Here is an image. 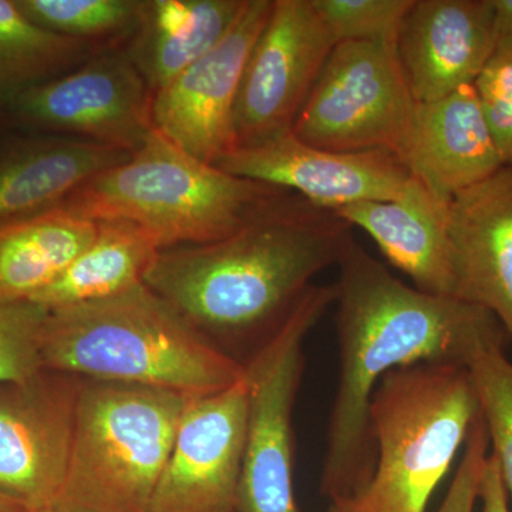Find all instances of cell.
Instances as JSON below:
<instances>
[{
  "instance_id": "6da1fadb",
  "label": "cell",
  "mask_w": 512,
  "mask_h": 512,
  "mask_svg": "<svg viewBox=\"0 0 512 512\" xmlns=\"http://www.w3.org/2000/svg\"><path fill=\"white\" fill-rule=\"evenodd\" d=\"M338 268L339 379L319 485L329 503L359 494L372 480L370 404L387 373L419 363L468 367L478 353L505 349L511 340L494 313L404 284L355 239Z\"/></svg>"
},
{
  "instance_id": "7a4b0ae2",
  "label": "cell",
  "mask_w": 512,
  "mask_h": 512,
  "mask_svg": "<svg viewBox=\"0 0 512 512\" xmlns=\"http://www.w3.org/2000/svg\"><path fill=\"white\" fill-rule=\"evenodd\" d=\"M353 239L335 211L291 192L231 237L161 249L144 284L245 365Z\"/></svg>"
},
{
  "instance_id": "3957f363",
  "label": "cell",
  "mask_w": 512,
  "mask_h": 512,
  "mask_svg": "<svg viewBox=\"0 0 512 512\" xmlns=\"http://www.w3.org/2000/svg\"><path fill=\"white\" fill-rule=\"evenodd\" d=\"M42 362L45 370L84 380L185 397L224 392L245 376L242 363L146 284L103 301L49 311Z\"/></svg>"
},
{
  "instance_id": "277c9868",
  "label": "cell",
  "mask_w": 512,
  "mask_h": 512,
  "mask_svg": "<svg viewBox=\"0 0 512 512\" xmlns=\"http://www.w3.org/2000/svg\"><path fill=\"white\" fill-rule=\"evenodd\" d=\"M286 194L204 163L154 128L127 161L94 175L62 205L89 220L136 224L161 251L231 237Z\"/></svg>"
},
{
  "instance_id": "5b68a950",
  "label": "cell",
  "mask_w": 512,
  "mask_h": 512,
  "mask_svg": "<svg viewBox=\"0 0 512 512\" xmlns=\"http://www.w3.org/2000/svg\"><path fill=\"white\" fill-rule=\"evenodd\" d=\"M480 414L468 367L419 363L387 373L370 404L372 480L326 512L426 511Z\"/></svg>"
},
{
  "instance_id": "8992f818",
  "label": "cell",
  "mask_w": 512,
  "mask_h": 512,
  "mask_svg": "<svg viewBox=\"0 0 512 512\" xmlns=\"http://www.w3.org/2000/svg\"><path fill=\"white\" fill-rule=\"evenodd\" d=\"M188 399L83 379L66 477L53 505L62 512H148Z\"/></svg>"
},
{
  "instance_id": "52a82bcc",
  "label": "cell",
  "mask_w": 512,
  "mask_h": 512,
  "mask_svg": "<svg viewBox=\"0 0 512 512\" xmlns=\"http://www.w3.org/2000/svg\"><path fill=\"white\" fill-rule=\"evenodd\" d=\"M335 285H313L274 338L245 363L247 437L237 512H301L293 488V410L303 342L335 303Z\"/></svg>"
},
{
  "instance_id": "ba28073f",
  "label": "cell",
  "mask_w": 512,
  "mask_h": 512,
  "mask_svg": "<svg viewBox=\"0 0 512 512\" xmlns=\"http://www.w3.org/2000/svg\"><path fill=\"white\" fill-rule=\"evenodd\" d=\"M414 107L396 46L342 42L333 47L292 134L323 150L396 156Z\"/></svg>"
},
{
  "instance_id": "9c48e42d",
  "label": "cell",
  "mask_w": 512,
  "mask_h": 512,
  "mask_svg": "<svg viewBox=\"0 0 512 512\" xmlns=\"http://www.w3.org/2000/svg\"><path fill=\"white\" fill-rule=\"evenodd\" d=\"M153 97L126 52L109 47L20 94L0 116L30 133L82 138L134 153L154 130Z\"/></svg>"
},
{
  "instance_id": "30bf717a",
  "label": "cell",
  "mask_w": 512,
  "mask_h": 512,
  "mask_svg": "<svg viewBox=\"0 0 512 512\" xmlns=\"http://www.w3.org/2000/svg\"><path fill=\"white\" fill-rule=\"evenodd\" d=\"M336 45L312 0H274L239 86L234 150L292 133Z\"/></svg>"
},
{
  "instance_id": "8fae6325",
  "label": "cell",
  "mask_w": 512,
  "mask_h": 512,
  "mask_svg": "<svg viewBox=\"0 0 512 512\" xmlns=\"http://www.w3.org/2000/svg\"><path fill=\"white\" fill-rule=\"evenodd\" d=\"M272 5L274 0H247L227 35L154 93V128L204 163L215 165L234 150L239 86Z\"/></svg>"
},
{
  "instance_id": "7c38bea8",
  "label": "cell",
  "mask_w": 512,
  "mask_h": 512,
  "mask_svg": "<svg viewBox=\"0 0 512 512\" xmlns=\"http://www.w3.org/2000/svg\"><path fill=\"white\" fill-rule=\"evenodd\" d=\"M82 383L43 370L0 386V493L29 510L55 504L62 490Z\"/></svg>"
},
{
  "instance_id": "4fadbf2b",
  "label": "cell",
  "mask_w": 512,
  "mask_h": 512,
  "mask_svg": "<svg viewBox=\"0 0 512 512\" xmlns=\"http://www.w3.org/2000/svg\"><path fill=\"white\" fill-rule=\"evenodd\" d=\"M247 412L245 376L188 399L148 512H237Z\"/></svg>"
},
{
  "instance_id": "5bb4252c",
  "label": "cell",
  "mask_w": 512,
  "mask_h": 512,
  "mask_svg": "<svg viewBox=\"0 0 512 512\" xmlns=\"http://www.w3.org/2000/svg\"><path fill=\"white\" fill-rule=\"evenodd\" d=\"M215 165L332 211L357 202L392 201L412 178L390 151L338 153L309 146L292 133L259 146L235 148Z\"/></svg>"
},
{
  "instance_id": "9a60e30c",
  "label": "cell",
  "mask_w": 512,
  "mask_h": 512,
  "mask_svg": "<svg viewBox=\"0 0 512 512\" xmlns=\"http://www.w3.org/2000/svg\"><path fill=\"white\" fill-rule=\"evenodd\" d=\"M498 35L493 0H414L397 37V56L416 103L476 83Z\"/></svg>"
},
{
  "instance_id": "2e32d148",
  "label": "cell",
  "mask_w": 512,
  "mask_h": 512,
  "mask_svg": "<svg viewBox=\"0 0 512 512\" xmlns=\"http://www.w3.org/2000/svg\"><path fill=\"white\" fill-rule=\"evenodd\" d=\"M396 157L436 197L451 201L504 167L474 84L416 103Z\"/></svg>"
},
{
  "instance_id": "e0dca14e",
  "label": "cell",
  "mask_w": 512,
  "mask_h": 512,
  "mask_svg": "<svg viewBox=\"0 0 512 512\" xmlns=\"http://www.w3.org/2000/svg\"><path fill=\"white\" fill-rule=\"evenodd\" d=\"M448 234L456 298L494 313L512 340V165L451 200Z\"/></svg>"
},
{
  "instance_id": "ac0fdd59",
  "label": "cell",
  "mask_w": 512,
  "mask_h": 512,
  "mask_svg": "<svg viewBox=\"0 0 512 512\" xmlns=\"http://www.w3.org/2000/svg\"><path fill=\"white\" fill-rule=\"evenodd\" d=\"M450 202L412 177L402 195L392 201L357 202L335 214L350 227L365 231L417 289L456 298V264L448 234Z\"/></svg>"
},
{
  "instance_id": "d6986e66",
  "label": "cell",
  "mask_w": 512,
  "mask_h": 512,
  "mask_svg": "<svg viewBox=\"0 0 512 512\" xmlns=\"http://www.w3.org/2000/svg\"><path fill=\"white\" fill-rule=\"evenodd\" d=\"M130 156L56 134L28 131L0 140V224L60 207L80 185Z\"/></svg>"
},
{
  "instance_id": "ffe728a7",
  "label": "cell",
  "mask_w": 512,
  "mask_h": 512,
  "mask_svg": "<svg viewBox=\"0 0 512 512\" xmlns=\"http://www.w3.org/2000/svg\"><path fill=\"white\" fill-rule=\"evenodd\" d=\"M247 0H146L124 52L156 93L227 35Z\"/></svg>"
},
{
  "instance_id": "44dd1931",
  "label": "cell",
  "mask_w": 512,
  "mask_h": 512,
  "mask_svg": "<svg viewBox=\"0 0 512 512\" xmlns=\"http://www.w3.org/2000/svg\"><path fill=\"white\" fill-rule=\"evenodd\" d=\"M97 222L66 207L0 224V302L30 301L96 237Z\"/></svg>"
},
{
  "instance_id": "7402d4cb",
  "label": "cell",
  "mask_w": 512,
  "mask_h": 512,
  "mask_svg": "<svg viewBox=\"0 0 512 512\" xmlns=\"http://www.w3.org/2000/svg\"><path fill=\"white\" fill-rule=\"evenodd\" d=\"M97 222L96 237L56 281L30 302L47 311L103 301L144 284L160 248L138 225L123 220Z\"/></svg>"
},
{
  "instance_id": "603a6c76",
  "label": "cell",
  "mask_w": 512,
  "mask_h": 512,
  "mask_svg": "<svg viewBox=\"0 0 512 512\" xmlns=\"http://www.w3.org/2000/svg\"><path fill=\"white\" fill-rule=\"evenodd\" d=\"M104 49L109 47L50 32L33 23L16 0H0V111Z\"/></svg>"
},
{
  "instance_id": "cb8c5ba5",
  "label": "cell",
  "mask_w": 512,
  "mask_h": 512,
  "mask_svg": "<svg viewBox=\"0 0 512 512\" xmlns=\"http://www.w3.org/2000/svg\"><path fill=\"white\" fill-rule=\"evenodd\" d=\"M36 25L70 39L116 47L133 35L146 0H16Z\"/></svg>"
},
{
  "instance_id": "d4e9b609",
  "label": "cell",
  "mask_w": 512,
  "mask_h": 512,
  "mask_svg": "<svg viewBox=\"0 0 512 512\" xmlns=\"http://www.w3.org/2000/svg\"><path fill=\"white\" fill-rule=\"evenodd\" d=\"M487 426L491 456L497 461L508 495L512 497V363L505 349L478 353L470 366Z\"/></svg>"
},
{
  "instance_id": "484cf974",
  "label": "cell",
  "mask_w": 512,
  "mask_h": 512,
  "mask_svg": "<svg viewBox=\"0 0 512 512\" xmlns=\"http://www.w3.org/2000/svg\"><path fill=\"white\" fill-rule=\"evenodd\" d=\"M336 43L397 45L414 0H312Z\"/></svg>"
},
{
  "instance_id": "4316f807",
  "label": "cell",
  "mask_w": 512,
  "mask_h": 512,
  "mask_svg": "<svg viewBox=\"0 0 512 512\" xmlns=\"http://www.w3.org/2000/svg\"><path fill=\"white\" fill-rule=\"evenodd\" d=\"M49 311L35 302H0V386L43 372L42 340Z\"/></svg>"
},
{
  "instance_id": "83f0119b",
  "label": "cell",
  "mask_w": 512,
  "mask_h": 512,
  "mask_svg": "<svg viewBox=\"0 0 512 512\" xmlns=\"http://www.w3.org/2000/svg\"><path fill=\"white\" fill-rule=\"evenodd\" d=\"M481 110L504 165H512V42L498 40L474 83Z\"/></svg>"
},
{
  "instance_id": "f1b7e54d",
  "label": "cell",
  "mask_w": 512,
  "mask_h": 512,
  "mask_svg": "<svg viewBox=\"0 0 512 512\" xmlns=\"http://www.w3.org/2000/svg\"><path fill=\"white\" fill-rule=\"evenodd\" d=\"M490 456V439L483 413L471 427L463 457L456 471L446 498L437 512H474L480 494L481 476Z\"/></svg>"
},
{
  "instance_id": "f546056e",
  "label": "cell",
  "mask_w": 512,
  "mask_h": 512,
  "mask_svg": "<svg viewBox=\"0 0 512 512\" xmlns=\"http://www.w3.org/2000/svg\"><path fill=\"white\" fill-rule=\"evenodd\" d=\"M478 501H481V512H511L508 507L507 488L501 478L497 461L491 454L487 458L483 476H481Z\"/></svg>"
},
{
  "instance_id": "4dcf8cb0",
  "label": "cell",
  "mask_w": 512,
  "mask_h": 512,
  "mask_svg": "<svg viewBox=\"0 0 512 512\" xmlns=\"http://www.w3.org/2000/svg\"><path fill=\"white\" fill-rule=\"evenodd\" d=\"M498 40L512 42V0H493Z\"/></svg>"
},
{
  "instance_id": "1f68e13d",
  "label": "cell",
  "mask_w": 512,
  "mask_h": 512,
  "mask_svg": "<svg viewBox=\"0 0 512 512\" xmlns=\"http://www.w3.org/2000/svg\"><path fill=\"white\" fill-rule=\"evenodd\" d=\"M29 508L19 503V501L13 500L9 495L0 493V512H28Z\"/></svg>"
},
{
  "instance_id": "d6a6232c",
  "label": "cell",
  "mask_w": 512,
  "mask_h": 512,
  "mask_svg": "<svg viewBox=\"0 0 512 512\" xmlns=\"http://www.w3.org/2000/svg\"><path fill=\"white\" fill-rule=\"evenodd\" d=\"M28 512H62L55 505H47V507L35 508V510H29Z\"/></svg>"
}]
</instances>
